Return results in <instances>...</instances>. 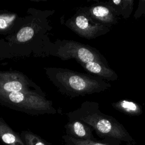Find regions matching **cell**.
Masks as SVG:
<instances>
[{
	"label": "cell",
	"mask_w": 145,
	"mask_h": 145,
	"mask_svg": "<svg viewBox=\"0 0 145 145\" xmlns=\"http://www.w3.org/2000/svg\"><path fill=\"white\" fill-rule=\"evenodd\" d=\"M67 115L69 120H79L91 126L101 138L122 142L129 145L135 143L124 126L114 117L101 112L96 102L84 101L80 108Z\"/></svg>",
	"instance_id": "cell-1"
},
{
	"label": "cell",
	"mask_w": 145,
	"mask_h": 145,
	"mask_svg": "<svg viewBox=\"0 0 145 145\" xmlns=\"http://www.w3.org/2000/svg\"><path fill=\"white\" fill-rule=\"evenodd\" d=\"M20 136L25 145H51L40 136L30 131H23Z\"/></svg>",
	"instance_id": "cell-13"
},
{
	"label": "cell",
	"mask_w": 145,
	"mask_h": 145,
	"mask_svg": "<svg viewBox=\"0 0 145 145\" xmlns=\"http://www.w3.org/2000/svg\"><path fill=\"white\" fill-rule=\"evenodd\" d=\"M29 86L28 79L21 72L0 71V89L3 91H32L29 89Z\"/></svg>",
	"instance_id": "cell-7"
},
{
	"label": "cell",
	"mask_w": 145,
	"mask_h": 145,
	"mask_svg": "<svg viewBox=\"0 0 145 145\" xmlns=\"http://www.w3.org/2000/svg\"><path fill=\"white\" fill-rule=\"evenodd\" d=\"M16 18L15 14L7 13L0 14V31H6L14 22Z\"/></svg>",
	"instance_id": "cell-16"
},
{
	"label": "cell",
	"mask_w": 145,
	"mask_h": 145,
	"mask_svg": "<svg viewBox=\"0 0 145 145\" xmlns=\"http://www.w3.org/2000/svg\"><path fill=\"white\" fill-rule=\"evenodd\" d=\"M67 135L81 140H96L93 129L87 124L77 120H69L65 125Z\"/></svg>",
	"instance_id": "cell-8"
},
{
	"label": "cell",
	"mask_w": 145,
	"mask_h": 145,
	"mask_svg": "<svg viewBox=\"0 0 145 145\" xmlns=\"http://www.w3.org/2000/svg\"><path fill=\"white\" fill-rule=\"evenodd\" d=\"M82 11L95 22L109 28L117 24L119 22L120 17L107 5L106 2L94 4L83 9Z\"/></svg>",
	"instance_id": "cell-6"
},
{
	"label": "cell",
	"mask_w": 145,
	"mask_h": 145,
	"mask_svg": "<svg viewBox=\"0 0 145 145\" xmlns=\"http://www.w3.org/2000/svg\"><path fill=\"white\" fill-rule=\"evenodd\" d=\"M143 15H145V0H140L137 10L134 15V18L138 19Z\"/></svg>",
	"instance_id": "cell-17"
},
{
	"label": "cell",
	"mask_w": 145,
	"mask_h": 145,
	"mask_svg": "<svg viewBox=\"0 0 145 145\" xmlns=\"http://www.w3.org/2000/svg\"><path fill=\"white\" fill-rule=\"evenodd\" d=\"M35 30L31 25L22 28L16 35V40L19 42H25L30 40L33 36Z\"/></svg>",
	"instance_id": "cell-14"
},
{
	"label": "cell",
	"mask_w": 145,
	"mask_h": 145,
	"mask_svg": "<svg viewBox=\"0 0 145 145\" xmlns=\"http://www.w3.org/2000/svg\"><path fill=\"white\" fill-rule=\"evenodd\" d=\"M56 55L63 60L75 59L80 65L96 62L109 65L106 58L98 50L75 41H63L58 48Z\"/></svg>",
	"instance_id": "cell-4"
},
{
	"label": "cell",
	"mask_w": 145,
	"mask_h": 145,
	"mask_svg": "<svg viewBox=\"0 0 145 145\" xmlns=\"http://www.w3.org/2000/svg\"><path fill=\"white\" fill-rule=\"evenodd\" d=\"M133 0H110L106 3L119 17L128 19L132 14L134 8Z\"/></svg>",
	"instance_id": "cell-12"
},
{
	"label": "cell",
	"mask_w": 145,
	"mask_h": 145,
	"mask_svg": "<svg viewBox=\"0 0 145 145\" xmlns=\"http://www.w3.org/2000/svg\"><path fill=\"white\" fill-rule=\"evenodd\" d=\"M111 105L116 110L128 116H137L143 113L142 106L132 100L122 99L112 103Z\"/></svg>",
	"instance_id": "cell-11"
},
{
	"label": "cell",
	"mask_w": 145,
	"mask_h": 145,
	"mask_svg": "<svg viewBox=\"0 0 145 145\" xmlns=\"http://www.w3.org/2000/svg\"><path fill=\"white\" fill-rule=\"evenodd\" d=\"M66 25L78 35L87 39L105 35L111 29L95 22L83 11L68 20Z\"/></svg>",
	"instance_id": "cell-5"
},
{
	"label": "cell",
	"mask_w": 145,
	"mask_h": 145,
	"mask_svg": "<svg viewBox=\"0 0 145 145\" xmlns=\"http://www.w3.org/2000/svg\"><path fill=\"white\" fill-rule=\"evenodd\" d=\"M0 104L34 115L56 112L50 101L33 91L7 92L0 89Z\"/></svg>",
	"instance_id": "cell-3"
},
{
	"label": "cell",
	"mask_w": 145,
	"mask_h": 145,
	"mask_svg": "<svg viewBox=\"0 0 145 145\" xmlns=\"http://www.w3.org/2000/svg\"><path fill=\"white\" fill-rule=\"evenodd\" d=\"M46 73L59 91L72 96H84L105 91L111 84L95 75L62 68H46Z\"/></svg>",
	"instance_id": "cell-2"
},
{
	"label": "cell",
	"mask_w": 145,
	"mask_h": 145,
	"mask_svg": "<svg viewBox=\"0 0 145 145\" xmlns=\"http://www.w3.org/2000/svg\"><path fill=\"white\" fill-rule=\"evenodd\" d=\"M0 140L6 145H25L20 135L15 132L1 117Z\"/></svg>",
	"instance_id": "cell-10"
},
{
	"label": "cell",
	"mask_w": 145,
	"mask_h": 145,
	"mask_svg": "<svg viewBox=\"0 0 145 145\" xmlns=\"http://www.w3.org/2000/svg\"><path fill=\"white\" fill-rule=\"evenodd\" d=\"M62 138L66 145H110L97 142L96 140L78 139L70 137L67 135L63 136Z\"/></svg>",
	"instance_id": "cell-15"
},
{
	"label": "cell",
	"mask_w": 145,
	"mask_h": 145,
	"mask_svg": "<svg viewBox=\"0 0 145 145\" xmlns=\"http://www.w3.org/2000/svg\"><path fill=\"white\" fill-rule=\"evenodd\" d=\"M81 66L88 72L95 76L108 81H114L118 79L117 73L109 65H104L96 62H91Z\"/></svg>",
	"instance_id": "cell-9"
}]
</instances>
